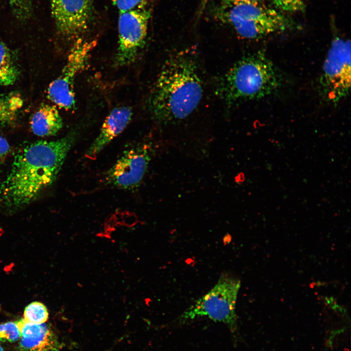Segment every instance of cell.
<instances>
[{
  "label": "cell",
  "mask_w": 351,
  "mask_h": 351,
  "mask_svg": "<svg viewBox=\"0 0 351 351\" xmlns=\"http://www.w3.org/2000/svg\"><path fill=\"white\" fill-rule=\"evenodd\" d=\"M30 126L32 132L37 136H51L61 129L63 122L55 106L43 104L32 116Z\"/></svg>",
  "instance_id": "cell-13"
},
{
  "label": "cell",
  "mask_w": 351,
  "mask_h": 351,
  "mask_svg": "<svg viewBox=\"0 0 351 351\" xmlns=\"http://www.w3.org/2000/svg\"><path fill=\"white\" fill-rule=\"evenodd\" d=\"M119 12L144 7L147 0H111Z\"/></svg>",
  "instance_id": "cell-20"
},
{
  "label": "cell",
  "mask_w": 351,
  "mask_h": 351,
  "mask_svg": "<svg viewBox=\"0 0 351 351\" xmlns=\"http://www.w3.org/2000/svg\"><path fill=\"white\" fill-rule=\"evenodd\" d=\"M94 0H51V13L59 34L78 38L88 29L94 12Z\"/></svg>",
  "instance_id": "cell-10"
},
{
  "label": "cell",
  "mask_w": 351,
  "mask_h": 351,
  "mask_svg": "<svg viewBox=\"0 0 351 351\" xmlns=\"http://www.w3.org/2000/svg\"><path fill=\"white\" fill-rule=\"evenodd\" d=\"M225 5L248 4L254 5H262L264 0H223Z\"/></svg>",
  "instance_id": "cell-22"
},
{
  "label": "cell",
  "mask_w": 351,
  "mask_h": 351,
  "mask_svg": "<svg viewBox=\"0 0 351 351\" xmlns=\"http://www.w3.org/2000/svg\"><path fill=\"white\" fill-rule=\"evenodd\" d=\"M23 104L20 95L11 93L0 96V126L15 124L19 110Z\"/></svg>",
  "instance_id": "cell-15"
},
{
  "label": "cell",
  "mask_w": 351,
  "mask_h": 351,
  "mask_svg": "<svg viewBox=\"0 0 351 351\" xmlns=\"http://www.w3.org/2000/svg\"><path fill=\"white\" fill-rule=\"evenodd\" d=\"M209 0H201L200 5V7H199V10L198 11V18L203 13Z\"/></svg>",
  "instance_id": "cell-23"
},
{
  "label": "cell",
  "mask_w": 351,
  "mask_h": 351,
  "mask_svg": "<svg viewBox=\"0 0 351 351\" xmlns=\"http://www.w3.org/2000/svg\"><path fill=\"white\" fill-rule=\"evenodd\" d=\"M275 5L279 9L289 12L303 10L304 1L301 0H273Z\"/></svg>",
  "instance_id": "cell-19"
},
{
  "label": "cell",
  "mask_w": 351,
  "mask_h": 351,
  "mask_svg": "<svg viewBox=\"0 0 351 351\" xmlns=\"http://www.w3.org/2000/svg\"><path fill=\"white\" fill-rule=\"evenodd\" d=\"M11 151V147L7 140L0 135V159L7 156Z\"/></svg>",
  "instance_id": "cell-21"
},
{
  "label": "cell",
  "mask_w": 351,
  "mask_h": 351,
  "mask_svg": "<svg viewBox=\"0 0 351 351\" xmlns=\"http://www.w3.org/2000/svg\"><path fill=\"white\" fill-rule=\"evenodd\" d=\"M150 16L144 7L119 12L116 65H127L136 60L145 43Z\"/></svg>",
  "instance_id": "cell-8"
},
{
  "label": "cell",
  "mask_w": 351,
  "mask_h": 351,
  "mask_svg": "<svg viewBox=\"0 0 351 351\" xmlns=\"http://www.w3.org/2000/svg\"><path fill=\"white\" fill-rule=\"evenodd\" d=\"M95 41L78 39L68 54L60 75L48 88L49 98L60 108L71 110L75 106L74 81L78 74L87 64Z\"/></svg>",
  "instance_id": "cell-7"
},
{
  "label": "cell",
  "mask_w": 351,
  "mask_h": 351,
  "mask_svg": "<svg viewBox=\"0 0 351 351\" xmlns=\"http://www.w3.org/2000/svg\"><path fill=\"white\" fill-rule=\"evenodd\" d=\"M23 317V320L26 322L42 324L47 321L49 313L46 307L43 303L34 301L25 307Z\"/></svg>",
  "instance_id": "cell-16"
},
{
  "label": "cell",
  "mask_w": 351,
  "mask_h": 351,
  "mask_svg": "<svg viewBox=\"0 0 351 351\" xmlns=\"http://www.w3.org/2000/svg\"><path fill=\"white\" fill-rule=\"evenodd\" d=\"M20 332L16 322H7L0 324V341L14 342L20 338Z\"/></svg>",
  "instance_id": "cell-17"
},
{
  "label": "cell",
  "mask_w": 351,
  "mask_h": 351,
  "mask_svg": "<svg viewBox=\"0 0 351 351\" xmlns=\"http://www.w3.org/2000/svg\"><path fill=\"white\" fill-rule=\"evenodd\" d=\"M20 72L11 51L0 41V86L13 84L18 79Z\"/></svg>",
  "instance_id": "cell-14"
},
{
  "label": "cell",
  "mask_w": 351,
  "mask_h": 351,
  "mask_svg": "<svg viewBox=\"0 0 351 351\" xmlns=\"http://www.w3.org/2000/svg\"><path fill=\"white\" fill-rule=\"evenodd\" d=\"M75 140L73 133L57 140L38 141L21 149L0 187L4 204L16 208L35 200L56 179Z\"/></svg>",
  "instance_id": "cell-1"
},
{
  "label": "cell",
  "mask_w": 351,
  "mask_h": 351,
  "mask_svg": "<svg viewBox=\"0 0 351 351\" xmlns=\"http://www.w3.org/2000/svg\"><path fill=\"white\" fill-rule=\"evenodd\" d=\"M0 351H4L3 348H2V347L0 346Z\"/></svg>",
  "instance_id": "cell-24"
},
{
  "label": "cell",
  "mask_w": 351,
  "mask_h": 351,
  "mask_svg": "<svg viewBox=\"0 0 351 351\" xmlns=\"http://www.w3.org/2000/svg\"><path fill=\"white\" fill-rule=\"evenodd\" d=\"M202 86L192 51L172 54L164 63L148 96V108L152 117L165 124L185 119L200 102Z\"/></svg>",
  "instance_id": "cell-2"
},
{
  "label": "cell",
  "mask_w": 351,
  "mask_h": 351,
  "mask_svg": "<svg viewBox=\"0 0 351 351\" xmlns=\"http://www.w3.org/2000/svg\"><path fill=\"white\" fill-rule=\"evenodd\" d=\"M351 83V42L336 37L323 66L320 92L326 100L336 104L349 93Z\"/></svg>",
  "instance_id": "cell-6"
},
{
  "label": "cell",
  "mask_w": 351,
  "mask_h": 351,
  "mask_svg": "<svg viewBox=\"0 0 351 351\" xmlns=\"http://www.w3.org/2000/svg\"><path fill=\"white\" fill-rule=\"evenodd\" d=\"M240 287V281L237 278L223 275L210 291L182 313L178 320L183 322L206 316L225 324L234 333L237 328L235 305Z\"/></svg>",
  "instance_id": "cell-4"
},
{
  "label": "cell",
  "mask_w": 351,
  "mask_h": 351,
  "mask_svg": "<svg viewBox=\"0 0 351 351\" xmlns=\"http://www.w3.org/2000/svg\"><path fill=\"white\" fill-rule=\"evenodd\" d=\"M225 7L227 22L238 34L246 39L261 38L293 26L288 18L263 5L236 4Z\"/></svg>",
  "instance_id": "cell-5"
},
{
  "label": "cell",
  "mask_w": 351,
  "mask_h": 351,
  "mask_svg": "<svg viewBox=\"0 0 351 351\" xmlns=\"http://www.w3.org/2000/svg\"><path fill=\"white\" fill-rule=\"evenodd\" d=\"M280 82L272 61L264 53L257 52L234 64L220 78L216 91L224 101L232 104L268 96Z\"/></svg>",
  "instance_id": "cell-3"
},
{
  "label": "cell",
  "mask_w": 351,
  "mask_h": 351,
  "mask_svg": "<svg viewBox=\"0 0 351 351\" xmlns=\"http://www.w3.org/2000/svg\"><path fill=\"white\" fill-rule=\"evenodd\" d=\"M150 149L144 144L125 151L106 173L105 183L121 189L139 186L151 159Z\"/></svg>",
  "instance_id": "cell-9"
},
{
  "label": "cell",
  "mask_w": 351,
  "mask_h": 351,
  "mask_svg": "<svg viewBox=\"0 0 351 351\" xmlns=\"http://www.w3.org/2000/svg\"><path fill=\"white\" fill-rule=\"evenodd\" d=\"M301 0L304 1V0Z\"/></svg>",
  "instance_id": "cell-25"
},
{
  "label": "cell",
  "mask_w": 351,
  "mask_h": 351,
  "mask_svg": "<svg viewBox=\"0 0 351 351\" xmlns=\"http://www.w3.org/2000/svg\"><path fill=\"white\" fill-rule=\"evenodd\" d=\"M16 322L21 334L20 351H58V339L48 325L28 323L23 318Z\"/></svg>",
  "instance_id": "cell-11"
},
{
  "label": "cell",
  "mask_w": 351,
  "mask_h": 351,
  "mask_svg": "<svg viewBox=\"0 0 351 351\" xmlns=\"http://www.w3.org/2000/svg\"><path fill=\"white\" fill-rule=\"evenodd\" d=\"M132 115V109L129 106L113 109L106 117L98 136L87 151L86 156L90 158H95L125 129L131 120Z\"/></svg>",
  "instance_id": "cell-12"
},
{
  "label": "cell",
  "mask_w": 351,
  "mask_h": 351,
  "mask_svg": "<svg viewBox=\"0 0 351 351\" xmlns=\"http://www.w3.org/2000/svg\"><path fill=\"white\" fill-rule=\"evenodd\" d=\"M13 11L19 19H23L31 12V0H9Z\"/></svg>",
  "instance_id": "cell-18"
}]
</instances>
